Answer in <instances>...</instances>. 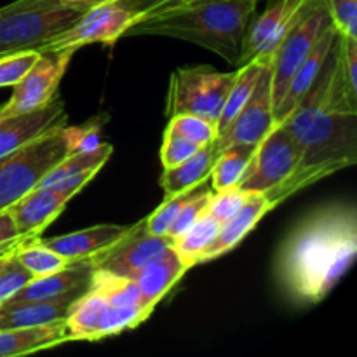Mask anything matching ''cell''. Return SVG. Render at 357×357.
Segmentation results:
<instances>
[{
  "label": "cell",
  "mask_w": 357,
  "mask_h": 357,
  "mask_svg": "<svg viewBox=\"0 0 357 357\" xmlns=\"http://www.w3.org/2000/svg\"><path fill=\"white\" fill-rule=\"evenodd\" d=\"M282 122L298 142L302 155L291 176L264 194L274 208L357 160V80L349 77L344 65L340 31L316 82Z\"/></svg>",
  "instance_id": "cell-1"
},
{
  "label": "cell",
  "mask_w": 357,
  "mask_h": 357,
  "mask_svg": "<svg viewBox=\"0 0 357 357\" xmlns=\"http://www.w3.org/2000/svg\"><path fill=\"white\" fill-rule=\"evenodd\" d=\"M356 253V208L328 206L303 220L284 241L278 257V278L295 302L314 305L333 291Z\"/></svg>",
  "instance_id": "cell-2"
},
{
  "label": "cell",
  "mask_w": 357,
  "mask_h": 357,
  "mask_svg": "<svg viewBox=\"0 0 357 357\" xmlns=\"http://www.w3.org/2000/svg\"><path fill=\"white\" fill-rule=\"evenodd\" d=\"M258 0H181L132 21L124 37L153 35L194 42L241 65Z\"/></svg>",
  "instance_id": "cell-3"
},
{
  "label": "cell",
  "mask_w": 357,
  "mask_h": 357,
  "mask_svg": "<svg viewBox=\"0 0 357 357\" xmlns=\"http://www.w3.org/2000/svg\"><path fill=\"white\" fill-rule=\"evenodd\" d=\"M100 126H59L0 157V211L33 190L42 178L72 152L94 149Z\"/></svg>",
  "instance_id": "cell-4"
},
{
  "label": "cell",
  "mask_w": 357,
  "mask_h": 357,
  "mask_svg": "<svg viewBox=\"0 0 357 357\" xmlns=\"http://www.w3.org/2000/svg\"><path fill=\"white\" fill-rule=\"evenodd\" d=\"M93 6L65 0H14L0 7V58L38 51Z\"/></svg>",
  "instance_id": "cell-5"
},
{
  "label": "cell",
  "mask_w": 357,
  "mask_h": 357,
  "mask_svg": "<svg viewBox=\"0 0 357 357\" xmlns=\"http://www.w3.org/2000/svg\"><path fill=\"white\" fill-rule=\"evenodd\" d=\"M331 21L324 0H307L295 23L289 26L282 40L271 56L272 68V103L274 108L281 103L289 80L314 47Z\"/></svg>",
  "instance_id": "cell-6"
},
{
  "label": "cell",
  "mask_w": 357,
  "mask_h": 357,
  "mask_svg": "<svg viewBox=\"0 0 357 357\" xmlns=\"http://www.w3.org/2000/svg\"><path fill=\"white\" fill-rule=\"evenodd\" d=\"M234 77L236 72L223 73L208 65L178 68L171 77L167 115L192 114L216 124Z\"/></svg>",
  "instance_id": "cell-7"
},
{
  "label": "cell",
  "mask_w": 357,
  "mask_h": 357,
  "mask_svg": "<svg viewBox=\"0 0 357 357\" xmlns=\"http://www.w3.org/2000/svg\"><path fill=\"white\" fill-rule=\"evenodd\" d=\"M302 149L284 122H275L261 138L237 188L246 194H267L284 183L298 166Z\"/></svg>",
  "instance_id": "cell-8"
},
{
  "label": "cell",
  "mask_w": 357,
  "mask_h": 357,
  "mask_svg": "<svg viewBox=\"0 0 357 357\" xmlns=\"http://www.w3.org/2000/svg\"><path fill=\"white\" fill-rule=\"evenodd\" d=\"M136 16L122 7L117 0L94 3L86 10L68 30L59 33L52 40L45 42L42 51H79L89 44L114 45L126 30L132 24Z\"/></svg>",
  "instance_id": "cell-9"
},
{
  "label": "cell",
  "mask_w": 357,
  "mask_h": 357,
  "mask_svg": "<svg viewBox=\"0 0 357 357\" xmlns=\"http://www.w3.org/2000/svg\"><path fill=\"white\" fill-rule=\"evenodd\" d=\"M73 54V51L38 52L31 68L13 86V96L0 108V117H16L47 105L58 94V86Z\"/></svg>",
  "instance_id": "cell-10"
},
{
  "label": "cell",
  "mask_w": 357,
  "mask_h": 357,
  "mask_svg": "<svg viewBox=\"0 0 357 357\" xmlns=\"http://www.w3.org/2000/svg\"><path fill=\"white\" fill-rule=\"evenodd\" d=\"M171 241L166 236L146 232L145 220L129 227L115 244L91 258L94 271H105L121 278L132 279L149 261L167 250Z\"/></svg>",
  "instance_id": "cell-11"
},
{
  "label": "cell",
  "mask_w": 357,
  "mask_h": 357,
  "mask_svg": "<svg viewBox=\"0 0 357 357\" xmlns=\"http://www.w3.org/2000/svg\"><path fill=\"white\" fill-rule=\"evenodd\" d=\"M274 124L272 68L271 61H265L250 100L229 129L223 135L216 136L215 145L218 152L227 145H258Z\"/></svg>",
  "instance_id": "cell-12"
},
{
  "label": "cell",
  "mask_w": 357,
  "mask_h": 357,
  "mask_svg": "<svg viewBox=\"0 0 357 357\" xmlns=\"http://www.w3.org/2000/svg\"><path fill=\"white\" fill-rule=\"evenodd\" d=\"M305 2L307 0H268L264 13L248 26L241 65L255 58L271 61L272 52L295 23Z\"/></svg>",
  "instance_id": "cell-13"
},
{
  "label": "cell",
  "mask_w": 357,
  "mask_h": 357,
  "mask_svg": "<svg viewBox=\"0 0 357 357\" xmlns=\"http://www.w3.org/2000/svg\"><path fill=\"white\" fill-rule=\"evenodd\" d=\"M70 195L65 192L52 190L47 187H35L23 197L17 199L7 208L13 222L20 232L21 241L35 239L40 236L70 202Z\"/></svg>",
  "instance_id": "cell-14"
},
{
  "label": "cell",
  "mask_w": 357,
  "mask_h": 357,
  "mask_svg": "<svg viewBox=\"0 0 357 357\" xmlns=\"http://www.w3.org/2000/svg\"><path fill=\"white\" fill-rule=\"evenodd\" d=\"M65 124L66 112L59 94H56L47 105L33 112L16 117H0V157Z\"/></svg>",
  "instance_id": "cell-15"
},
{
  "label": "cell",
  "mask_w": 357,
  "mask_h": 357,
  "mask_svg": "<svg viewBox=\"0 0 357 357\" xmlns=\"http://www.w3.org/2000/svg\"><path fill=\"white\" fill-rule=\"evenodd\" d=\"M93 261L87 260L68 261L61 271L52 274L33 278L21 291H17L9 302L6 303H23L38 302V300L58 298L75 291H87L93 278Z\"/></svg>",
  "instance_id": "cell-16"
},
{
  "label": "cell",
  "mask_w": 357,
  "mask_h": 357,
  "mask_svg": "<svg viewBox=\"0 0 357 357\" xmlns=\"http://www.w3.org/2000/svg\"><path fill=\"white\" fill-rule=\"evenodd\" d=\"M337 37H338V30L335 28V24L331 23L330 26L323 31V35L317 38L314 47L310 49L307 58L303 59L302 65L298 66L295 75H293L291 80H289V86L288 89H286L284 96H282L281 103L274 108L275 122H282L293 110H295L296 107H298V103L303 100L307 91L312 87V84L316 82V79L319 77L324 61H326L328 54H330L335 42H337Z\"/></svg>",
  "instance_id": "cell-17"
},
{
  "label": "cell",
  "mask_w": 357,
  "mask_h": 357,
  "mask_svg": "<svg viewBox=\"0 0 357 357\" xmlns=\"http://www.w3.org/2000/svg\"><path fill=\"white\" fill-rule=\"evenodd\" d=\"M274 206L267 201L264 194H257V192H250L246 195V201L241 206L239 211L227 220L222 225L220 232L216 234L215 239L211 241L208 248L201 253L197 258V264H204V261L215 260V258L223 257L225 253L232 251L234 248L239 246L241 241L257 227V223L267 215Z\"/></svg>",
  "instance_id": "cell-18"
},
{
  "label": "cell",
  "mask_w": 357,
  "mask_h": 357,
  "mask_svg": "<svg viewBox=\"0 0 357 357\" xmlns=\"http://www.w3.org/2000/svg\"><path fill=\"white\" fill-rule=\"evenodd\" d=\"M128 230L129 227L124 225H94L65 236L40 239V243L66 261L87 260L117 243Z\"/></svg>",
  "instance_id": "cell-19"
},
{
  "label": "cell",
  "mask_w": 357,
  "mask_h": 357,
  "mask_svg": "<svg viewBox=\"0 0 357 357\" xmlns=\"http://www.w3.org/2000/svg\"><path fill=\"white\" fill-rule=\"evenodd\" d=\"M188 268L190 267L185 264L183 258L176 253V250L169 246L162 253L157 255L152 261H149L132 278V281H136V284L139 286L145 302L152 309H155L157 303L171 291V288L183 278Z\"/></svg>",
  "instance_id": "cell-20"
},
{
  "label": "cell",
  "mask_w": 357,
  "mask_h": 357,
  "mask_svg": "<svg viewBox=\"0 0 357 357\" xmlns=\"http://www.w3.org/2000/svg\"><path fill=\"white\" fill-rule=\"evenodd\" d=\"M86 291L68 293L58 298L38 300V302L3 303L0 305V319L3 328L44 326L63 321L70 312V307ZM2 328V330H3Z\"/></svg>",
  "instance_id": "cell-21"
},
{
  "label": "cell",
  "mask_w": 357,
  "mask_h": 357,
  "mask_svg": "<svg viewBox=\"0 0 357 357\" xmlns=\"http://www.w3.org/2000/svg\"><path fill=\"white\" fill-rule=\"evenodd\" d=\"M68 342L65 319L44 326L0 330V357H14L45 351Z\"/></svg>",
  "instance_id": "cell-22"
},
{
  "label": "cell",
  "mask_w": 357,
  "mask_h": 357,
  "mask_svg": "<svg viewBox=\"0 0 357 357\" xmlns=\"http://www.w3.org/2000/svg\"><path fill=\"white\" fill-rule=\"evenodd\" d=\"M216 155H218V149L213 142L209 145L201 146L194 155L185 159L178 166L164 169L162 178H160V187H162L166 197L178 194V192L188 190L201 181L208 180Z\"/></svg>",
  "instance_id": "cell-23"
},
{
  "label": "cell",
  "mask_w": 357,
  "mask_h": 357,
  "mask_svg": "<svg viewBox=\"0 0 357 357\" xmlns=\"http://www.w3.org/2000/svg\"><path fill=\"white\" fill-rule=\"evenodd\" d=\"M265 61H268V59L255 58L251 61L241 65L239 70H236V77H234L232 86H230L229 93H227L222 114H220L218 122H216V129H218V135L216 136L223 135L229 129V126L236 121L239 112L243 110L246 101L250 100Z\"/></svg>",
  "instance_id": "cell-24"
},
{
  "label": "cell",
  "mask_w": 357,
  "mask_h": 357,
  "mask_svg": "<svg viewBox=\"0 0 357 357\" xmlns=\"http://www.w3.org/2000/svg\"><path fill=\"white\" fill-rule=\"evenodd\" d=\"M91 288L108 300V303L121 309H139L152 314V307L145 302L143 293L136 281L105 271H94L91 278Z\"/></svg>",
  "instance_id": "cell-25"
},
{
  "label": "cell",
  "mask_w": 357,
  "mask_h": 357,
  "mask_svg": "<svg viewBox=\"0 0 357 357\" xmlns=\"http://www.w3.org/2000/svg\"><path fill=\"white\" fill-rule=\"evenodd\" d=\"M112 152H114V146L110 143L100 142L94 149H84L72 152L70 155H66L61 162L56 164L44 178H42L40 183L37 187H52V185L59 183L65 178L72 176L77 173H86V171H100L101 167L107 164V160L110 159Z\"/></svg>",
  "instance_id": "cell-26"
},
{
  "label": "cell",
  "mask_w": 357,
  "mask_h": 357,
  "mask_svg": "<svg viewBox=\"0 0 357 357\" xmlns=\"http://www.w3.org/2000/svg\"><path fill=\"white\" fill-rule=\"evenodd\" d=\"M257 145H227L216 155L209 173V183L215 192L237 187Z\"/></svg>",
  "instance_id": "cell-27"
},
{
  "label": "cell",
  "mask_w": 357,
  "mask_h": 357,
  "mask_svg": "<svg viewBox=\"0 0 357 357\" xmlns=\"http://www.w3.org/2000/svg\"><path fill=\"white\" fill-rule=\"evenodd\" d=\"M220 229H222V223L215 216L209 215L208 211H204V215L183 236L174 241L173 248L183 258L188 267H194V265H197V258L211 244Z\"/></svg>",
  "instance_id": "cell-28"
},
{
  "label": "cell",
  "mask_w": 357,
  "mask_h": 357,
  "mask_svg": "<svg viewBox=\"0 0 357 357\" xmlns=\"http://www.w3.org/2000/svg\"><path fill=\"white\" fill-rule=\"evenodd\" d=\"M14 257H16V260L20 261L33 278H40V275L58 272L68 264L65 258H61L58 253H54V251L49 250L47 246H44L38 237H35V239L20 241V243L14 246Z\"/></svg>",
  "instance_id": "cell-29"
},
{
  "label": "cell",
  "mask_w": 357,
  "mask_h": 357,
  "mask_svg": "<svg viewBox=\"0 0 357 357\" xmlns=\"http://www.w3.org/2000/svg\"><path fill=\"white\" fill-rule=\"evenodd\" d=\"M206 181H209V178L208 180L201 181L199 185H195V187L188 188V190L178 192V194L169 195V197L164 199L162 204H160L159 208L152 213V215L146 216L145 218L146 232L153 234V236H166L167 230H169V227H171V223L174 222V218L178 216L180 209L185 206V202H187L192 195L197 194Z\"/></svg>",
  "instance_id": "cell-30"
},
{
  "label": "cell",
  "mask_w": 357,
  "mask_h": 357,
  "mask_svg": "<svg viewBox=\"0 0 357 357\" xmlns=\"http://www.w3.org/2000/svg\"><path fill=\"white\" fill-rule=\"evenodd\" d=\"M169 124H167L166 131L174 132V135L181 136V138L188 139V142L195 143L199 146H206L213 143L218 135L215 122H209L206 119L197 117L192 114H178L169 117Z\"/></svg>",
  "instance_id": "cell-31"
},
{
  "label": "cell",
  "mask_w": 357,
  "mask_h": 357,
  "mask_svg": "<svg viewBox=\"0 0 357 357\" xmlns=\"http://www.w3.org/2000/svg\"><path fill=\"white\" fill-rule=\"evenodd\" d=\"M213 192L215 190L211 188V183L206 181V183L202 185L201 190L195 195H192V197L185 202V206L180 209V213H178V216L174 218V222L171 223L169 230H167L166 234V237L171 241V244H173L178 237L183 236V234L187 232L202 215H204V211L209 206V201H211L213 197Z\"/></svg>",
  "instance_id": "cell-32"
},
{
  "label": "cell",
  "mask_w": 357,
  "mask_h": 357,
  "mask_svg": "<svg viewBox=\"0 0 357 357\" xmlns=\"http://www.w3.org/2000/svg\"><path fill=\"white\" fill-rule=\"evenodd\" d=\"M31 279H33V275L16 260L13 251V257L0 268V305L9 302Z\"/></svg>",
  "instance_id": "cell-33"
},
{
  "label": "cell",
  "mask_w": 357,
  "mask_h": 357,
  "mask_svg": "<svg viewBox=\"0 0 357 357\" xmlns=\"http://www.w3.org/2000/svg\"><path fill=\"white\" fill-rule=\"evenodd\" d=\"M246 192L239 190L237 187L213 192V197L211 201H209V206L206 211L211 216H215V218L223 225L227 220H230L237 211H239L241 206L246 201Z\"/></svg>",
  "instance_id": "cell-34"
},
{
  "label": "cell",
  "mask_w": 357,
  "mask_h": 357,
  "mask_svg": "<svg viewBox=\"0 0 357 357\" xmlns=\"http://www.w3.org/2000/svg\"><path fill=\"white\" fill-rule=\"evenodd\" d=\"M38 51H23L16 54H7L0 58V87L14 86L31 68Z\"/></svg>",
  "instance_id": "cell-35"
},
{
  "label": "cell",
  "mask_w": 357,
  "mask_h": 357,
  "mask_svg": "<svg viewBox=\"0 0 357 357\" xmlns=\"http://www.w3.org/2000/svg\"><path fill=\"white\" fill-rule=\"evenodd\" d=\"M199 149L201 146L195 145V143L188 142V139L181 138V136L174 135V132L166 131L164 132L162 146H160V162H162V167L164 169H169V167L178 166L185 159L194 155Z\"/></svg>",
  "instance_id": "cell-36"
},
{
  "label": "cell",
  "mask_w": 357,
  "mask_h": 357,
  "mask_svg": "<svg viewBox=\"0 0 357 357\" xmlns=\"http://www.w3.org/2000/svg\"><path fill=\"white\" fill-rule=\"evenodd\" d=\"M335 28L342 35L357 37V0H324Z\"/></svg>",
  "instance_id": "cell-37"
},
{
  "label": "cell",
  "mask_w": 357,
  "mask_h": 357,
  "mask_svg": "<svg viewBox=\"0 0 357 357\" xmlns=\"http://www.w3.org/2000/svg\"><path fill=\"white\" fill-rule=\"evenodd\" d=\"M21 241L20 232L7 209L0 211V250H9Z\"/></svg>",
  "instance_id": "cell-38"
},
{
  "label": "cell",
  "mask_w": 357,
  "mask_h": 357,
  "mask_svg": "<svg viewBox=\"0 0 357 357\" xmlns=\"http://www.w3.org/2000/svg\"><path fill=\"white\" fill-rule=\"evenodd\" d=\"M122 7L132 13L138 20L139 16L146 13H152V10L159 9V7H166L171 6V3L181 2V0H117Z\"/></svg>",
  "instance_id": "cell-39"
},
{
  "label": "cell",
  "mask_w": 357,
  "mask_h": 357,
  "mask_svg": "<svg viewBox=\"0 0 357 357\" xmlns=\"http://www.w3.org/2000/svg\"><path fill=\"white\" fill-rule=\"evenodd\" d=\"M65 2H82V3H100V2H107V0H65Z\"/></svg>",
  "instance_id": "cell-40"
},
{
  "label": "cell",
  "mask_w": 357,
  "mask_h": 357,
  "mask_svg": "<svg viewBox=\"0 0 357 357\" xmlns=\"http://www.w3.org/2000/svg\"><path fill=\"white\" fill-rule=\"evenodd\" d=\"M2 328H3V326H2V319H0V330H2Z\"/></svg>",
  "instance_id": "cell-41"
}]
</instances>
